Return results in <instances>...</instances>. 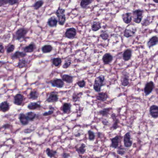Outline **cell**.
<instances>
[{
    "label": "cell",
    "instance_id": "1",
    "mask_svg": "<svg viewBox=\"0 0 158 158\" xmlns=\"http://www.w3.org/2000/svg\"><path fill=\"white\" fill-rule=\"evenodd\" d=\"M105 77L103 75H100L96 78L93 84V89L96 92H100L101 88L104 85Z\"/></svg>",
    "mask_w": 158,
    "mask_h": 158
},
{
    "label": "cell",
    "instance_id": "2",
    "mask_svg": "<svg viewBox=\"0 0 158 158\" xmlns=\"http://www.w3.org/2000/svg\"><path fill=\"white\" fill-rule=\"evenodd\" d=\"M28 32V29L25 27H21L17 30L14 34V39L17 40H20L24 39L26 34Z\"/></svg>",
    "mask_w": 158,
    "mask_h": 158
},
{
    "label": "cell",
    "instance_id": "3",
    "mask_svg": "<svg viewBox=\"0 0 158 158\" xmlns=\"http://www.w3.org/2000/svg\"><path fill=\"white\" fill-rule=\"evenodd\" d=\"M65 10L62 8H58L56 11V14L58 19V22L60 25H63L66 21V18L65 16Z\"/></svg>",
    "mask_w": 158,
    "mask_h": 158
},
{
    "label": "cell",
    "instance_id": "4",
    "mask_svg": "<svg viewBox=\"0 0 158 158\" xmlns=\"http://www.w3.org/2000/svg\"><path fill=\"white\" fill-rule=\"evenodd\" d=\"M24 96L23 95L18 93L14 96L13 103L16 105L21 106L24 101Z\"/></svg>",
    "mask_w": 158,
    "mask_h": 158
},
{
    "label": "cell",
    "instance_id": "5",
    "mask_svg": "<svg viewBox=\"0 0 158 158\" xmlns=\"http://www.w3.org/2000/svg\"><path fill=\"white\" fill-rule=\"evenodd\" d=\"M50 83L53 87H57L58 88H62L64 85V82L63 79H58L52 80V81L50 82Z\"/></svg>",
    "mask_w": 158,
    "mask_h": 158
},
{
    "label": "cell",
    "instance_id": "6",
    "mask_svg": "<svg viewBox=\"0 0 158 158\" xmlns=\"http://www.w3.org/2000/svg\"><path fill=\"white\" fill-rule=\"evenodd\" d=\"M142 11L140 10H137L133 12V17L135 22L137 23L141 22L142 19Z\"/></svg>",
    "mask_w": 158,
    "mask_h": 158
},
{
    "label": "cell",
    "instance_id": "7",
    "mask_svg": "<svg viewBox=\"0 0 158 158\" xmlns=\"http://www.w3.org/2000/svg\"><path fill=\"white\" fill-rule=\"evenodd\" d=\"M76 35V31L74 28H70L66 31L65 36L69 39H73L75 38Z\"/></svg>",
    "mask_w": 158,
    "mask_h": 158
},
{
    "label": "cell",
    "instance_id": "8",
    "mask_svg": "<svg viewBox=\"0 0 158 158\" xmlns=\"http://www.w3.org/2000/svg\"><path fill=\"white\" fill-rule=\"evenodd\" d=\"M124 144L126 148H130L132 145V142L131 140V136L129 133H127L124 136Z\"/></svg>",
    "mask_w": 158,
    "mask_h": 158
},
{
    "label": "cell",
    "instance_id": "9",
    "mask_svg": "<svg viewBox=\"0 0 158 158\" xmlns=\"http://www.w3.org/2000/svg\"><path fill=\"white\" fill-rule=\"evenodd\" d=\"M154 84L152 81L148 82L146 84L144 88V92L146 95H148L150 94L153 91L154 88Z\"/></svg>",
    "mask_w": 158,
    "mask_h": 158
},
{
    "label": "cell",
    "instance_id": "10",
    "mask_svg": "<svg viewBox=\"0 0 158 158\" xmlns=\"http://www.w3.org/2000/svg\"><path fill=\"white\" fill-rule=\"evenodd\" d=\"M26 56V53L24 52H20V51H16L14 53H13L11 56V59H22L25 58Z\"/></svg>",
    "mask_w": 158,
    "mask_h": 158
},
{
    "label": "cell",
    "instance_id": "11",
    "mask_svg": "<svg viewBox=\"0 0 158 158\" xmlns=\"http://www.w3.org/2000/svg\"><path fill=\"white\" fill-rule=\"evenodd\" d=\"M58 100V96L55 92H52L49 96L46 101L48 102H56Z\"/></svg>",
    "mask_w": 158,
    "mask_h": 158
},
{
    "label": "cell",
    "instance_id": "12",
    "mask_svg": "<svg viewBox=\"0 0 158 158\" xmlns=\"http://www.w3.org/2000/svg\"><path fill=\"white\" fill-rule=\"evenodd\" d=\"M10 109V105L7 101H4L0 104V110L3 112L8 111Z\"/></svg>",
    "mask_w": 158,
    "mask_h": 158
},
{
    "label": "cell",
    "instance_id": "13",
    "mask_svg": "<svg viewBox=\"0 0 158 158\" xmlns=\"http://www.w3.org/2000/svg\"><path fill=\"white\" fill-rule=\"evenodd\" d=\"M108 98V96L106 92H100L96 96V99L101 102H105Z\"/></svg>",
    "mask_w": 158,
    "mask_h": 158
},
{
    "label": "cell",
    "instance_id": "14",
    "mask_svg": "<svg viewBox=\"0 0 158 158\" xmlns=\"http://www.w3.org/2000/svg\"><path fill=\"white\" fill-rule=\"evenodd\" d=\"M150 113L152 116L154 118L158 117V106L156 105L152 106L150 108Z\"/></svg>",
    "mask_w": 158,
    "mask_h": 158
},
{
    "label": "cell",
    "instance_id": "15",
    "mask_svg": "<svg viewBox=\"0 0 158 158\" xmlns=\"http://www.w3.org/2000/svg\"><path fill=\"white\" fill-rule=\"evenodd\" d=\"M102 60L104 64L107 65L112 62L113 60V57L110 53H106L103 57Z\"/></svg>",
    "mask_w": 158,
    "mask_h": 158
},
{
    "label": "cell",
    "instance_id": "16",
    "mask_svg": "<svg viewBox=\"0 0 158 158\" xmlns=\"http://www.w3.org/2000/svg\"><path fill=\"white\" fill-rule=\"evenodd\" d=\"M19 118V120H20V123L22 125L26 126V125H27L29 124V120H28V119L27 118L26 115H25V114H24L23 113L20 114Z\"/></svg>",
    "mask_w": 158,
    "mask_h": 158
},
{
    "label": "cell",
    "instance_id": "17",
    "mask_svg": "<svg viewBox=\"0 0 158 158\" xmlns=\"http://www.w3.org/2000/svg\"><path fill=\"white\" fill-rule=\"evenodd\" d=\"M36 49V46L33 43H31L28 46L24 48V52L26 53H31L33 52Z\"/></svg>",
    "mask_w": 158,
    "mask_h": 158
},
{
    "label": "cell",
    "instance_id": "18",
    "mask_svg": "<svg viewBox=\"0 0 158 158\" xmlns=\"http://www.w3.org/2000/svg\"><path fill=\"white\" fill-rule=\"evenodd\" d=\"M112 144L111 145V147L112 148L116 149L118 147L119 142V136H116L113 138L111 139Z\"/></svg>",
    "mask_w": 158,
    "mask_h": 158
},
{
    "label": "cell",
    "instance_id": "19",
    "mask_svg": "<svg viewBox=\"0 0 158 158\" xmlns=\"http://www.w3.org/2000/svg\"><path fill=\"white\" fill-rule=\"evenodd\" d=\"M136 31V28H126L124 32V36L128 38L129 37L133 36Z\"/></svg>",
    "mask_w": 158,
    "mask_h": 158
},
{
    "label": "cell",
    "instance_id": "20",
    "mask_svg": "<svg viewBox=\"0 0 158 158\" xmlns=\"http://www.w3.org/2000/svg\"><path fill=\"white\" fill-rule=\"evenodd\" d=\"M122 18L124 23L128 24L131 22L132 20L131 13H124L122 14Z\"/></svg>",
    "mask_w": 158,
    "mask_h": 158
},
{
    "label": "cell",
    "instance_id": "21",
    "mask_svg": "<svg viewBox=\"0 0 158 158\" xmlns=\"http://www.w3.org/2000/svg\"><path fill=\"white\" fill-rule=\"evenodd\" d=\"M27 64H28L27 60L24 58H22L21 59H19V61L18 63L17 66L19 68L22 69L26 67Z\"/></svg>",
    "mask_w": 158,
    "mask_h": 158
},
{
    "label": "cell",
    "instance_id": "22",
    "mask_svg": "<svg viewBox=\"0 0 158 158\" xmlns=\"http://www.w3.org/2000/svg\"><path fill=\"white\" fill-rule=\"evenodd\" d=\"M41 107V106L35 102H30L27 106V108L30 110H35L37 109H40Z\"/></svg>",
    "mask_w": 158,
    "mask_h": 158
},
{
    "label": "cell",
    "instance_id": "23",
    "mask_svg": "<svg viewBox=\"0 0 158 158\" xmlns=\"http://www.w3.org/2000/svg\"><path fill=\"white\" fill-rule=\"evenodd\" d=\"M57 24V20L56 18L54 16L52 17L49 18L48 21V24L50 27H55L56 26Z\"/></svg>",
    "mask_w": 158,
    "mask_h": 158
},
{
    "label": "cell",
    "instance_id": "24",
    "mask_svg": "<svg viewBox=\"0 0 158 158\" xmlns=\"http://www.w3.org/2000/svg\"><path fill=\"white\" fill-rule=\"evenodd\" d=\"M132 52L130 50H126L123 54V59L125 61H128L131 57Z\"/></svg>",
    "mask_w": 158,
    "mask_h": 158
},
{
    "label": "cell",
    "instance_id": "25",
    "mask_svg": "<svg viewBox=\"0 0 158 158\" xmlns=\"http://www.w3.org/2000/svg\"><path fill=\"white\" fill-rule=\"evenodd\" d=\"M158 42V38L157 37L154 36L152 37L150 40H149L148 43V45L149 47H151L157 44Z\"/></svg>",
    "mask_w": 158,
    "mask_h": 158
},
{
    "label": "cell",
    "instance_id": "26",
    "mask_svg": "<svg viewBox=\"0 0 158 158\" xmlns=\"http://www.w3.org/2000/svg\"><path fill=\"white\" fill-rule=\"evenodd\" d=\"M62 79L63 81L68 83H71L73 81V77L67 74H64L62 76Z\"/></svg>",
    "mask_w": 158,
    "mask_h": 158
},
{
    "label": "cell",
    "instance_id": "27",
    "mask_svg": "<svg viewBox=\"0 0 158 158\" xmlns=\"http://www.w3.org/2000/svg\"><path fill=\"white\" fill-rule=\"evenodd\" d=\"M71 105L69 103H65L63 106V111L64 113L68 114L71 111Z\"/></svg>",
    "mask_w": 158,
    "mask_h": 158
},
{
    "label": "cell",
    "instance_id": "28",
    "mask_svg": "<svg viewBox=\"0 0 158 158\" xmlns=\"http://www.w3.org/2000/svg\"><path fill=\"white\" fill-rule=\"evenodd\" d=\"M86 145L82 143L80 147L76 149V151L77 152L79 155H83L86 152Z\"/></svg>",
    "mask_w": 158,
    "mask_h": 158
},
{
    "label": "cell",
    "instance_id": "29",
    "mask_svg": "<svg viewBox=\"0 0 158 158\" xmlns=\"http://www.w3.org/2000/svg\"><path fill=\"white\" fill-rule=\"evenodd\" d=\"M39 96V93L36 90L32 91L29 94V98L32 100H36Z\"/></svg>",
    "mask_w": 158,
    "mask_h": 158
},
{
    "label": "cell",
    "instance_id": "30",
    "mask_svg": "<svg viewBox=\"0 0 158 158\" xmlns=\"http://www.w3.org/2000/svg\"><path fill=\"white\" fill-rule=\"evenodd\" d=\"M129 79H128V76L127 75H123V76H122L121 78V83L122 85L124 86H127L128 85L129 83Z\"/></svg>",
    "mask_w": 158,
    "mask_h": 158
},
{
    "label": "cell",
    "instance_id": "31",
    "mask_svg": "<svg viewBox=\"0 0 158 158\" xmlns=\"http://www.w3.org/2000/svg\"><path fill=\"white\" fill-rule=\"evenodd\" d=\"M46 153L47 155L50 157V158H52L54 157L55 155L57 154V152L56 151H53L51 150L49 148H47L46 150Z\"/></svg>",
    "mask_w": 158,
    "mask_h": 158
},
{
    "label": "cell",
    "instance_id": "32",
    "mask_svg": "<svg viewBox=\"0 0 158 158\" xmlns=\"http://www.w3.org/2000/svg\"><path fill=\"white\" fill-rule=\"evenodd\" d=\"M52 50V47L50 45H45L42 47V51L44 53H50Z\"/></svg>",
    "mask_w": 158,
    "mask_h": 158
},
{
    "label": "cell",
    "instance_id": "33",
    "mask_svg": "<svg viewBox=\"0 0 158 158\" xmlns=\"http://www.w3.org/2000/svg\"><path fill=\"white\" fill-rule=\"evenodd\" d=\"M111 109H112V108H111L103 109L99 111V113L100 115H102L103 116H106L109 115V112L111 111Z\"/></svg>",
    "mask_w": 158,
    "mask_h": 158
},
{
    "label": "cell",
    "instance_id": "34",
    "mask_svg": "<svg viewBox=\"0 0 158 158\" xmlns=\"http://www.w3.org/2000/svg\"><path fill=\"white\" fill-rule=\"evenodd\" d=\"M26 116L30 121H33L36 118V114L33 112H29L26 113Z\"/></svg>",
    "mask_w": 158,
    "mask_h": 158
},
{
    "label": "cell",
    "instance_id": "35",
    "mask_svg": "<svg viewBox=\"0 0 158 158\" xmlns=\"http://www.w3.org/2000/svg\"><path fill=\"white\" fill-rule=\"evenodd\" d=\"M91 2V0H82L80 2V6L82 8H86Z\"/></svg>",
    "mask_w": 158,
    "mask_h": 158
},
{
    "label": "cell",
    "instance_id": "36",
    "mask_svg": "<svg viewBox=\"0 0 158 158\" xmlns=\"http://www.w3.org/2000/svg\"><path fill=\"white\" fill-rule=\"evenodd\" d=\"M43 4V1L42 0H40L36 2L33 5V7L35 9L38 10L40 8V7H42Z\"/></svg>",
    "mask_w": 158,
    "mask_h": 158
},
{
    "label": "cell",
    "instance_id": "37",
    "mask_svg": "<svg viewBox=\"0 0 158 158\" xmlns=\"http://www.w3.org/2000/svg\"><path fill=\"white\" fill-rule=\"evenodd\" d=\"M101 28L100 24L98 22H94L92 26V29L93 31H97Z\"/></svg>",
    "mask_w": 158,
    "mask_h": 158
},
{
    "label": "cell",
    "instance_id": "38",
    "mask_svg": "<svg viewBox=\"0 0 158 158\" xmlns=\"http://www.w3.org/2000/svg\"><path fill=\"white\" fill-rule=\"evenodd\" d=\"M62 63V60L59 58H55L52 60V64L54 66L57 67L59 66Z\"/></svg>",
    "mask_w": 158,
    "mask_h": 158
},
{
    "label": "cell",
    "instance_id": "39",
    "mask_svg": "<svg viewBox=\"0 0 158 158\" xmlns=\"http://www.w3.org/2000/svg\"><path fill=\"white\" fill-rule=\"evenodd\" d=\"M81 95H82V93H75L73 95V101L74 102H77V101H78V100Z\"/></svg>",
    "mask_w": 158,
    "mask_h": 158
},
{
    "label": "cell",
    "instance_id": "40",
    "mask_svg": "<svg viewBox=\"0 0 158 158\" xmlns=\"http://www.w3.org/2000/svg\"><path fill=\"white\" fill-rule=\"evenodd\" d=\"M15 49V46L13 44L10 45L7 49V53L9 54L10 53L13 52V51Z\"/></svg>",
    "mask_w": 158,
    "mask_h": 158
},
{
    "label": "cell",
    "instance_id": "41",
    "mask_svg": "<svg viewBox=\"0 0 158 158\" xmlns=\"http://www.w3.org/2000/svg\"><path fill=\"white\" fill-rule=\"evenodd\" d=\"M88 136H89V140L91 141H93L95 137L94 133L92 132V131L89 130L88 131Z\"/></svg>",
    "mask_w": 158,
    "mask_h": 158
},
{
    "label": "cell",
    "instance_id": "42",
    "mask_svg": "<svg viewBox=\"0 0 158 158\" xmlns=\"http://www.w3.org/2000/svg\"><path fill=\"white\" fill-rule=\"evenodd\" d=\"M77 84L79 86L80 88H83L85 86L86 82L84 80H82L81 81H78V82H77Z\"/></svg>",
    "mask_w": 158,
    "mask_h": 158
},
{
    "label": "cell",
    "instance_id": "43",
    "mask_svg": "<svg viewBox=\"0 0 158 158\" xmlns=\"http://www.w3.org/2000/svg\"><path fill=\"white\" fill-rule=\"evenodd\" d=\"M101 37L103 40H106L108 38L109 35L108 33H106L105 31H102L101 34Z\"/></svg>",
    "mask_w": 158,
    "mask_h": 158
},
{
    "label": "cell",
    "instance_id": "44",
    "mask_svg": "<svg viewBox=\"0 0 158 158\" xmlns=\"http://www.w3.org/2000/svg\"><path fill=\"white\" fill-rule=\"evenodd\" d=\"M9 3V0H0V7H3Z\"/></svg>",
    "mask_w": 158,
    "mask_h": 158
},
{
    "label": "cell",
    "instance_id": "45",
    "mask_svg": "<svg viewBox=\"0 0 158 158\" xmlns=\"http://www.w3.org/2000/svg\"><path fill=\"white\" fill-rule=\"evenodd\" d=\"M71 64V61L70 60H68V61H66L65 63L64 64V65H63V67L64 69H67L70 66Z\"/></svg>",
    "mask_w": 158,
    "mask_h": 158
},
{
    "label": "cell",
    "instance_id": "46",
    "mask_svg": "<svg viewBox=\"0 0 158 158\" xmlns=\"http://www.w3.org/2000/svg\"><path fill=\"white\" fill-rule=\"evenodd\" d=\"M118 153L119 155H124L125 154V151H124V148H119L118 149Z\"/></svg>",
    "mask_w": 158,
    "mask_h": 158
},
{
    "label": "cell",
    "instance_id": "47",
    "mask_svg": "<svg viewBox=\"0 0 158 158\" xmlns=\"http://www.w3.org/2000/svg\"><path fill=\"white\" fill-rule=\"evenodd\" d=\"M19 0H9V4L10 5H14L19 2Z\"/></svg>",
    "mask_w": 158,
    "mask_h": 158
},
{
    "label": "cell",
    "instance_id": "48",
    "mask_svg": "<svg viewBox=\"0 0 158 158\" xmlns=\"http://www.w3.org/2000/svg\"><path fill=\"white\" fill-rule=\"evenodd\" d=\"M118 119H116V120L115 121V123H114V124L112 126V128L114 129H117L118 128Z\"/></svg>",
    "mask_w": 158,
    "mask_h": 158
},
{
    "label": "cell",
    "instance_id": "49",
    "mask_svg": "<svg viewBox=\"0 0 158 158\" xmlns=\"http://www.w3.org/2000/svg\"><path fill=\"white\" fill-rule=\"evenodd\" d=\"M54 111L53 110H49L48 112H44V113H43V115L44 116H49V115H51L53 114Z\"/></svg>",
    "mask_w": 158,
    "mask_h": 158
},
{
    "label": "cell",
    "instance_id": "50",
    "mask_svg": "<svg viewBox=\"0 0 158 158\" xmlns=\"http://www.w3.org/2000/svg\"><path fill=\"white\" fill-rule=\"evenodd\" d=\"M4 52V47L2 44L0 43V54L3 53Z\"/></svg>",
    "mask_w": 158,
    "mask_h": 158
},
{
    "label": "cell",
    "instance_id": "51",
    "mask_svg": "<svg viewBox=\"0 0 158 158\" xmlns=\"http://www.w3.org/2000/svg\"><path fill=\"white\" fill-rule=\"evenodd\" d=\"M69 156H70L69 154H67V153H63V155H62V157H63V158H68Z\"/></svg>",
    "mask_w": 158,
    "mask_h": 158
},
{
    "label": "cell",
    "instance_id": "52",
    "mask_svg": "<svg viewBox=\"0 0 158 158\" xmlns=\"http://www.w3.org/2000/svg\"><path fill=\"white\" fill-rule=\"evenodd\" d=\"M10 127H11V125L9 124H6L3 126V128H4V129H9Z\"/></svg>",
    "mask_w": 158,
    "mask_h": 158
},
{
    "label": "cell",
    "instance_id": "53",
    "mask_svg": "<svg viewBox=\"0 0 158 158\" xmlns=\"http://www.w3.org/2000/svg\"><path fill=\"white\" fill-rule=\"evenodd\" d=\"M154 1L156 3H158V0H154Z\"/></svg>",
    "mask_w": 158,
    "mask_h": 158
}]
</instances>
